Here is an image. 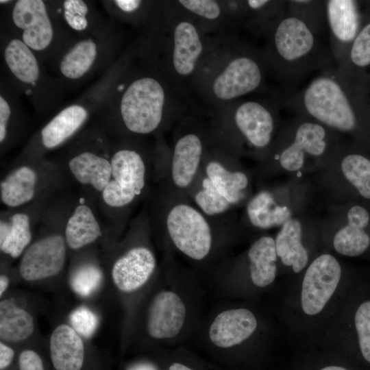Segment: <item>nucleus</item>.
Wrapping results in <instances>:
<instances>
[{
    "label": "nucleus",
    "mask_w": 370,
    "mask_h": 370,
    "mask_svg": "<svg viewBox=\"0 0 370 370\" xmlns=\"http://www.w3.org/2000/svg\"><path fill=\"white\" fill-rule=\"evenodd\" d=\"M186 87L132 53L94 118L112 138L158 136L188 110Z\"/></svg>",
    "instance_id": "nucleus-1"
},
{
    "label": "nucleus",
    "mask_w": 370,
    "mask_h": 370,
    "mask_svg": "<svg viewBox=\"0 0 370 370\" xmlns=\"http://www.w3.org/2000/svg\"><path fill=\"white\" fill-rule=\"evenodd\" d=\"M134 45L136 53L177 84L193 81L206 52V36L175 1H158L155 12Z\"/></svg>",
    "instance_id": "nucleus-2"
},
{
    "label": "nucleus",
    "mask_w": 370,
    "mask_h": 370,
    "mask_svg": "<svg viewBox=\"0 0 370 370\" xmlns=\"http://www.w3.org/2000/svg\"><path fill=\"white\" fill-rule=\"evenodd\" d=\"M269 72L260 49L232 34L216 35L190 86L215 108L262 90Z\"/></svg>",
    "instance_id": "nucleus-3"
},
{
    "label": "nucleus",
    "mask_w": 370,
    "mask_h": 370,
    "mask_svg": "<svg viewBox=\"0 0 370 370\" xmlns=\"http://www.w3.org/2000/svg\"><path fill=\"white\" fill-rule=\"evenodd\" d=\"M111 138V177L97 205L116 236L129 224L132 209L154 180L156 143L146 138Z\"/></svg>",
    "instance_id": "nucleus-4"
},
{
    "label": "nucleus",
    "mask_w": 370,
    "mask_h": 370,
    "mask_svg": "<svg viewBox=\"0 0 370 370\" xmlns=\"http://www.w3.org/2000/svg\"><path fill=\"white\" fill-rule=\"evenodd\" d=\"M260 34L265 39L260 51L269 72L279 80L295 83L314 70L328 69L332 54L319 34L288 6Z\"/></svg>",
    "instance_id": "nucleus-5"
},
{
    "label": "nucleus",
    "mask_w": 370,
    "mask_h": 370,
    "mask_svg": "<svg viewBox=\"0 0 370 370\" xmlns=\"http://www.w3.org/2000/svg\"><path fill=\"white\" fill-rule=\"evenodd\" d=\"M0 5V28L23 41L44 64H51L78 39L51 1L1 0Z\"/></svg>",
    "instance_id": "nucleus-6"
},
{
    "label": "nucleus",
    "mask_w": 370,
    "mask_h": 370,
    "mask_svg": "<svg viewBox=\"0 0 370 370\" xmlns=\"http://www.w3.org/2000/svg\"><path fill=\"white\" fill-rule=\"evenodd\" d=\"M1 72L40 116H52L63 107L65 89L23 41L0 28Z\"/></svg>",
    "instance_id": "nucleus-7"
},
{
    "label": "nucleus",
    "mask_w": 370,
    "mask_h": 370,
    "mask_svg": "<svg viewBox=\"0 0 370 370\" xmlns=\"http://www.w3.org/2000/svg\"><path fill=\"white\" fill-rule=\"evenodd\" d=\"M121 66L114 64L79 97L63 106L37 130L23 148L21 155L47 157L60 149L89 124L107 98L121 73Z\"/></svg>",
    "instance_id": "nucleus-8"
},
{
    "label": "nucleus",
    "mask_w": 370,
    "mask_h": 370,
    "mask_svg": "<svg viewBox=\"0 0 370 370\" xmlns=\"http://www.w3.org/2000/svg\"><path fill=\"white\" fill-rule=\"evenodd\" d=\"M112 138L95 122L60 149L57 160L68 184L97 204L111 177Z\"/></svg>",
    "instance_id": "nucleus-9"
},
{
    "label": "nucleus",
    "mask_w": 370,
    "mask_h": 370,
    "mask_svg": "<svg viewBox=\"0 0 370 370\" xmlns=\"http://www.w3.org/2000/svg\"><path fill=\"white\" fill-rule=\"evenodd\" d=\"M75 193L65 189L50 202L37 229V236L20 257L18 271L25 281L34 282L58 275L64 268L68 247L64 225Z\"/></svg>",
    "instance_id": "nucleus-10"
},
{
    "label": "nucleus",
    "mask_w": 370,
    "mask_h": 370,
    "mask_svg": "<svg viewBox=\"0 0 370 370\" xmlns=\"http://www.w3.org/2000/svg\"><path fill=\"white\" fill-rule=\"evenodd\" d=\"M150 224H162L174 246L183 254L200 261L210 254L213 243V226L217 219H210L192 201L171 195L162 188L156 194Z\"/></svg>",
    "instance_id": "nucleus-11"
},
{
    "label": "nucleus",
    "mask_w": 370,
    "mask_h": 370,
    "mask_svg": "<svg viewBox=\"0 0 370 370\" xmlns=\"http://www.w3.org/2000/svg\"><path fill=\"white\" fill-rule=\"evenodd\" d=\"M277 104L264 100H236L215 108L210 123L212 139L231 151L238 139L262 149L272 140Z\"/></svg>",
    "instance_id": "nucleus-12"
},
{
    "label": "nucleus",
    "mask_w": 370,
    "mask_h": 370,
    "mask_svg": "<svg viewBox=\"0 0 370 370\" xmlns=\"http://www.w3.org/2000/svg\"><path fill=\"white\" fill-rule=\"evenodd\" d=\"M211 141L210 124L186 113L178 121L168 162H165L158 178L165 180L162 189L188 198L200 174Z\"/></svg>",
    "instance_id": "nucleus-13"
},
{
    "label": "nucleus",
    "mask_w": 370,
    "mask_h": 370,
    "mask_svg": "<svg viewBox=\"0 0 370 370\" xmlns=\"http://www.w3.org/2000/svg\"><path fill=\"white\" fill-rule=\"evenodd\" d=\"M68 184L55 160L20 154L1 177V204L5 208H21L52 197Z\"/></svg>",
    "instance_id": "nucleus-14"
},
{
    "label": "nucleus",
    "mask_w": 370,
    "mask_h": 370,
    "mask_svg": "<svg viewBox=\"0 0 370 370\" xmlns=\"http://www.w3.org/2000/svg\"><path fill=\"white\" fill-rule=\"evenodd\" d=\"M122 36L78 38L49 64L65 90L82 86L104 74L117 60Z\"/></svg>",
    "instance_id": "nucleus-15"
},
{
    "label": "nucleus",
    "mask_w": 370,
    "mask_h": 370,
    "mask_svg": "<svg viewBox=\"0 0 370 370\" xmlns=\"http://www.w3.org/2000/svg\"><path fill=\"white\" fill-rule=\"evenodd\" d=\"M53 197L21 208H4L1 211V254L12 259L22 256L34 240L37 229Z\"/></svg>",
    "instance_id": "nucleus-16"
},
{
    "label": "nucleus",
    "mask_w": 370,
    "mask_h": 370,
    "mask_svg": "<svg viewBox=\"0 0 370 370\" xmlns=\"http://www.w3.org/2000/svg\"><path fill=\"white\" fill-rule=\"evenodd\" d=\"M64 236L69 250L78 251L115 236L97 204L75 192L65 221Z\"/></svg>",
    "instance_id": "nucleus-17"
},
{
    "label": "nucleus",
    "mask_w": 370,
    "mask_h": 370,
    "mask_svg": "<svg viewBox=\"0 0 370 370\" xmlns=\"http://www.w3.org/2000/svg\"><path fill=\"white\" fill-rule=\"evenodd\" d=\"M341 276V266L330 254H323L310 264L301 289L300 302L305 314L315 316L323 310L336 290Z\"/></svg>",
    "instance_id": "nucleus-18"
},
{
    "label": "nucleus",
    "mask_w": 370,
    "mask_h": 370,
    "mask_svg": "<svg viewBox=\"0 0 370 370\" xmlns=\"http://www.w3.org/2000/svg\"><path fill=\"white\" fill-rule=\"evenodd\" d=\"M230 154V151L214 142L212 137L200 173L234 206L243 199L249 181L244 172L230 168L227 161Z\"/></svg>",
    "instance_id": "nucleus-19"
},
{
    "label": "nucleus",
    "mask_w": 370,
    "mask_h": 370,
    "mask_svg": "<svg viewBox=\"0 0 370 370\" xmlns=\"http://www.w3.org/2000/svg\"><path fill=\"white\" fill-rule=\"evenodd\" d=\"M51 1L62 22L78 38H106L119 33L114 24L99 12L92 1Z\"/></svg>",
    "instance_id": "nucleus-20"
},
{
    "label": "nucleus",
    "mask_w": 370,
    "mask_h": 370,
    "mask_svg": "<svg viewBox=\"0 0 370 370\" xmlns=\"http://www.w3.org/2000/svg\"><path fill=\"white\" fill-rule=\"evenodd\" d=\"M156 264V256L150 248L141 244L132 245L113 261L112 282L122 292H134L149 280Z\"/></svg>",
    "instance_id": "nucleus-21"
},
{
    "label": "nucleus",
    "mask_w": 370,
    "mask_h": 370,
    "mask_svg": "<svg viewBox=\"0 0 370 370\" xmlns=\"http://www.w3.org/2000/svg\"><path fill=\"white\" fill-rule=\"evenodd\" d=\"M325 18L330 31L332 58L338 62L347 53L359 32L357 2L352 0L324 1Z\"/></svg>",
    "instance_id": "nucleus-22"
},
{
    "label": "nucleus",
    "mask_w": 370,
    "mask_h": 370,
    "mask_svg": "<svg viewBox=\"0 0 370 370\" xmlns=\"http://www.w3.org/2000/svg\"><path fill=\"white\" fill-rule=\"evenodd\" d=\"M21 94L9 79L0 75V151L1 156L15 147L27 127Z\"/></svg>",
    "instance_id": "nucleus-23"
},
{
    "label": "nucleus",
    "mask_w": 370,
    "mask_h": 370,
    "mask_svg": "<svg viewBox=\"0 0 370 370\" xmlns=\"http://www.w3.org/2000/svg\"><path fill=\"white\" fill-rule=\"evenodd\" d=\"M186 317V308L180 297L170 291L158 293L152 299L148 310L147 331L155 338H170L182 329Z\"/></svg>",
    "instance_id": "nucleus-24"
},
{
    "label": "nucleus",
    "mask_w": 370,
    "mask_h": 370,
    "mask_svg": "<svg viewBox=\"0 0 370 370\" xmlns=\"http://www.w3.org/2000/svg\"><path fill=\"white\" fill-rule=\"evenodd\" d=\"M326 130L318 122H300L295 129L293 141L275 158L280 160L286 170L293 171L301 169L304 162L305 153L314 156L322 155L326 147Z\"/></svg>",
    "instance_id": "nucleus-25"
},
{
    "label": "nucleus",
    "mask_w": 370,
    "mask_h": 370,
    "mask_svg": "<svg viewBox=\"0 0 370 370\" xmlns=\"http://www.w3.org/2000/svg\"><path fill=\"white\" fill-rule=\"evenodd\" d=\"M256 328V318L249 310H227L215 317L209 330V337L217 347L228 348L247 340Z\"/></svg>",
    "instance_id": "nucleus-26"
},
{
    "label": "nucleus",
    "mask_w": 370,
    "mask_h": 370,
    "mask_svg": "<svg viewBox=\"0 0 370 370\" xmlns=\"http://www.w3.org/2000/svg\"><path fill=\"white\" fill-rule=\"evenodd\" d=\"M51 364L55 370H82L85 348L79 334L71 326L60 324L53 331L49 340Z\"/></svg>",
    "instance_id": "nucleus-27"
},
{
    "label": "nucleus",
    "mask_w": 370,
    "mask_h": 370,
    "mask_svg": "<svg viewBox=\"0 0 370 370\" xmlns=\"http://www.w3.org/2000/svg\"><path fill=\"white\" fill-rule=\"evenodd\" d=\"M347 221V224L334 236V247L343 256H358L370 245L369 236L365 231L369 221V212L360 206H354L348 211Z\"/></svg>",
    "instance_id": "nucleus-28"
},
{
    "label": "nucleus",
    "mask_w": 370,
    "mask_h": 370,
    "mask_svg": "<svg viewBox=\"0 0 370 370\" xmlns=\"http://www.w3.org/2000/svg\"><path fill=\"white\" fill-rule=\"evenodd\" d=\"M247 256L254 284L263 288L273 283L277 273L275 240L270 236L260 237L251 245Z\"/></svg>",
    "instance_id": "nucleus-29"
},
{
    "label": "nucleus",
    "mask_w": 370,
    "mask_h": 370,
    "mask_svg": "<svg viewBox=\"0 0 370 370\" xmlns=\"http://www.w3.org/2000/svg\"><path fill=\"white\" fill-rule=\"evenodd\" d=\"M277 255L282 263L291 266L296 273L302 271L308 261L307 250L301 243V226L295 219H289L275 239Z\"/></svg>",
    "instance_id": "nucleus-30"
},
{
    "label": "nucleus",
    "mask_w": 370,
    "mask_h": 370,
    "mask_svg": "<svg viewBox=\"0 0 370 370\" xmlns=\"http://www.w3.org/2000/svg\"><path fill=\"white\" fill-rule=\"evenodd\" d=\"M175 1L193 18L206 36L210 32H217V35L223 34L224 29L232 27L221 1L178 0Z\"/></svg>",
    "instance_id": "nucleus-31"
},
{
    "label": "nucleus",
    "mask_w": 370,
    "mask_h": 370,
    "mask_svg": "<svg viewBox=\"0 0 370 370\" xmlns=\"http://www.w3.org/2000/svg\"><path fill=\"white\" fill-rule=\"evenodd\" d=\"M34 331L32 315L12 301L0 302V337L11 343L24 341Z\"/></svg>",
    "instance_id": "nucleus-32"
},
{
    "label": "nucleus",
    "mask_w": 370,
    "mask_h": 370,
    "mask_svg": "<svg viewBox=\"0 0 370 370\" xmlns=\"http://www.w3.org/2000/svg\"><path fill=\"white\" fill-rule=\"evenodd\" d=\"M247 214L250 223L260 229L284 225L291 216L288 208L277 205L272 195L267 190L259 192L250 199Z\"/></svg>",
    "instance_id": "nucleus-33"
},
{
    "label": "nucleus",
    "mask_w": 370,
    "mask_h": 370,
    "mask_svg": "<svg viewBox=\"0 0 370 370\" xmlns=\"http://www.w3.org/2000/svg\"><path fill=\"white\" fill-rule=\"evenodd\" d=\"M157 1L106 0L101 1V3L112 18L143 29L150 21L155 12Z\"/></svg>",
    "instance_id": "nucleus-34"
},
{
    "label": "nucleus",
    "mask_w": 370,
    "mask_h": 370,
    "mask_svg": "<svg viewBox=\"0 0 370 370\" xmlns=\"http://www.w3.org/2000/svg\"><path fill=\"white\" fill-rule=\"evenodd\" d=\"M188 199L206 216L217 219L223 217L232 206L212 186L210 181L201 173L190 190Z\"/></svg>",
    "instance_id": "nucleus-35"
},
{
    "label": "nucleus",
    "mask_w": 370,
    "mask_h": 370,
    "mask_svg": "<svg viewBox=\"0 0 370 370\" xmlns=\"http://www.w3.org/2000/svg\"><path fill=\"white\" fill-rule=\"evenodd\" d=\"M245 3L246 18L244 24L260 34L284 12L288 6V1L247 0Z\"/></svg>",
    "instance_id": "nucleus-36"
},
{
    "label": "nucleus",
    "mask_w": 370,
    "mask_h": 370,
    "mask_svg": "<svg viewBox=\"0 0 370 370\" xmlns=\"http://www.w3.org/2000/svg\"><path fill=\"white\" fill-rule=\"evenodd\" d=\"M336 65V69L341 73H345L352 67L365 69L370 66V22L359 30L347 53Z\"/></svg>",
    "instance_id": "nucleus-37"
},
{
    "label": "nucleus",
    "mask_w": 370,
    "mask_h": 370,
    "mask_svg": "<svg viewBox=\"0 0 370 370\" xmlns=\"http://www.w3.org/2000/svg\"><path fill=\"white\" fill-rule=\"evenodd\" d=\"M341 169L360 195L370 199V160L360 154H349L343 159Z\"/></svg>",
    "instance_id": "nucleus-38"
},
{
    "label": "nucleus",
    "mask_w": 370,
    "mask_h": 370,
    "mask_svg": "<svg viewBox=\"0 0 370 370\" xmlns=\"http://www.w3.org/2000/svg\"><path fill=\"white\" fill-rule=\"evenodd\" d=\"M288 9L305 21L318 34H320L326 21L324 1H288Z\"/></svg>",
    "instance_id": "nucleus-39"
},
{
    "label": "nucleus",
    "mask_w": 370,
    "mask_h": 370,
    "mask_svg": "<svg viewBox=\"0 0 370 370\" xmlns=\"http://www.w3.org/2000/svg\"><path fill=\"white\" fill-rule=\"evenodd\" d=\"M101 279V269L93 262H86L73 271L71 284L78 294L86 296L97 288Z\"/></svg>",
    "instance_id": "nucleus-40"
},
{
    "label": "nucleus",
    "mask_w": 370,
    "mask_h": 370,
    "mask_svg": "<svg viewBox=\"0 0 370 370\" xmlns=\"http://www.w3.org/2000/svg\"><path fill=\"white\" fill-rule=\"evenodd\" d=\"M354 325L362 356L370 364V299L363 301L358 307Z\"/></svg>",
    "instance_id": "nucleus-41"
},
{
    "label": "nucleus",
    "mask_w": 370,
    "mask_h": 370,
    "mask_svg": "<svg viewBox=\"0 0 370 370\" xmlns=\"http://www.w3.org/2000/svg\"><path fill=\"white\" fill-rule=\"evenodd\" d=\"M72 328L79 334L90 337L97 325V318L94 312L86 307H79L70 314Z\"/></svg>",
    "instance_id": "nucleus-42"
},
{
    "label": "nucleus",
    "mask_w": 370,
    "mask_h": 370,
    "mask_svg": "<svg viewBox=\"0 0 370 370\" xmlns=\"http://www.w3.org/2000/svg\"><path fill=\"white\" fill-rule=\"evenodd\" d=\"M18 370H46L40 356L34 350L25 349L18 358Z\"/></svg>",
    "instance_id": "nucleus-43"
},
{
    "label": "nucleus",
    "mask_w": 370,
    "mask_h": 370,
    "mask_svg": "<svg viewBox=\"0 0 370 370\" xmlns=\"http://www.w3.org/2000/svg\"><path fill=\"white\" fill-rule=\"evenodd\" d=\"M15 353L14 349L4 343H0V370L7 369L12 364Z\"/></svg>",
    "instance_id": "nucleus-44"
},
{
    "label": "nucleus",
    "mask_w": 370,
    "mask_h": 370,
    "mask_svg": "<svg viewBox=\"0 0 370 370\" xmlns=\"http://www.w3.org/2000/svg\"><path fill=\"white\" fill-rule=\"evenodd\" d=\"M9 283H10L9 278L5 274H1L0 276V296L1 297L7 290L9 286Z\"/></svg>",
    "instance_id": "nucleus-45"
},
{
    "label": "nucleus",
    "mask_w": 370,
    "mask_h": 370,
    "mask_svg": "<svg viewBox=\"0 0 370 370\" xmlns=\"http://www.w3.org/2000/svg\"><path fill=\"white\" fill-rule=\"evenodd\" d=\"M169 370H193V369L181 363L175 362L170 366Z\"/></svg>",
    "instance_id": "nucleus-46"
},
{
    "label": "nucleus",
    "mask_w": 370,
    "mask_h": 370,
    "mask_svg": "<svg viewBox=\"0 0 370 370\" xmlns=\"http://www.w3.org/2000/svg\"><path fill=\"white\" fill-rule=\"evenodd\" d=\"M321 370H348L344 367L336 366V365H331V366H327L323 368H322Z\"/></svg>",
    "instance_id": "nucleus-47"
},
{
    "label": "nucleus",
    "mask_w": 370,
    "mask_h": 370,
    "mask_svg": "<svg viewBox=\"0 0 370 370\" xmlns=\"http://www.w3.org/2000/svg\"><path fill=\"white\" fill-rule=\"evenodd\" d=\"M132 370H153V369L150 366L140 365L133 369Z\"/></svg>",
    "instance_id": "nucleus-48"
}]
</instances>
